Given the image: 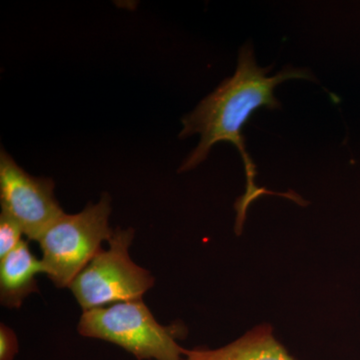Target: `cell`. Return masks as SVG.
Wrapping results in <instances>:
<instances>
[{"mask_svg":"<svg viewBox=\"0 0 360 360\" xmlns=\"http://www.w3.org/2000/svg\"><path fill=\"white\" fill-rule=\"evenodd\" d=\"M184 360H295L274 338L271 326H258L217 349L187 350Z\"/></svg>","mask_w":360,"mask_h":360,"instance_id":"cell-7","label":"cell"},{"mask_svg":"<svg viewBox=\"0 0 360 360\" xmlns=\"http://www.w3.org/2000/svg\"><path fill=\"white\" fill-rule=\"evenodd\" d=\"M22 229L4 213L0 214V259L15 250L23 240Z\"/></svg>","mask_w":360,"mask_h":360,"instance_id":"cell-8","label":"cell"},{"mask_svg":"<svg viewBox=\"0 0 360 360\" xmlns=\"http://www.w3.org/2000/svg\"><path fill=\"white\" fill-rule=\"evenodd\" d=\"M77 331L118 345L139 360H184L179 330L158 323L142 300L84 311Z\"/></svg>","mask_w":360,"mask_h":360,"instance_id":"cell-3","label":"cell"},{"mask_svg":"<svg viewBox=\"0 0 360 360\" xmlns=\"http://www.w3.org/2000/svg\"><path fill=\"white\" fill-rule=\"evenodd\" d=\"M134 238L132 229H116L108 240L110 248L99 250L70 284L84 311L142 300L153 288L155 277L129 257Z\"/></svg>","mask_w":360,"mask_h":360,"instance_id":"cell-4","label":"cell"},{"mask_svg":"<svg viewBox=\"0 0 360 360\" xmlns=\"http://www.w3.org/2000/svg\"><path fill=\"white\" fill-rule=\"evenodd\" d=\"M110 198L104 194L96 205L77 214L63 213L40 236L44 274L58 288H70L101 245L113 236L110 227Z\"/></svg>","mask_w":360,"mask_h":360,"instance_id":"cell-2","label":"cell"},{"mask_svg":"<svg viewBox=\"0 0 360 360\" xmlns=\"http://www.w3.org/2000/svg\"><path fill=\"white\" fill-rule=\"evenodd\" d=\"M54 182L25 172L4 149L0 151L1 213L13 219L30 240L65 213L54 196Z\"/></svg>","mask_w":360,"mask_h":360,"instance_id":"cell-5","label":"cell"},{"mask_svg":"<svg viewBox=\"0 0 360 360\" xmlns=\"http://www.w3.org/2000/svg\"><path fill=\"white\" fill-rule=\"evenodd\" d=\"M18 349L20 345L15 333L2 323L0 326V360H13Z\"/></svg>","mask_w":360,"mask_h":360,"instance_id":"cell-9","label":"cell"},{"mask_svg":"<svg viewBox=\"0 0 360 360\" xmlns=\"http://www.w3.org/2000/svg\"><path fill=\"white\" fill-rule=\"evenodd\" d=\"M269 68L258 66L253 45L248 42L238 52V68L231 77L226 78L214 91L206 96L193 112L182 118L181 139L200 134V141L187 156L179 168L180 172L198 167L207 158L217 142H229L238 149L243 160L246 174V193L236 203L238 229H241L248 205L264 193H272L255 186L257 169L250 153L246 151L243 127L255 111L262 108L281 110V103L274 96V89L290 79H307L317 82L311 70L286 66L274 77H267Z\"/></svg>","mask_w":360,"mask_h":360,"instance_id":"cell-1","label":"cell"},{"mask_svg":"<svg viewBox=\"0 0 360 360\" xmlns=\"http://www.w3.org/2000/svg\"><path fill=\"white\" fill-rule=\"evenodd\" d=\"M44 274L41 259L33 255L27 241L0 259V302L8 309H20L23 300L39 292L37 276Z\"/></svg>","mask_w":360,"mask_h":360,"instance_id":"cell-6","label":"cell"}]
</instances>
